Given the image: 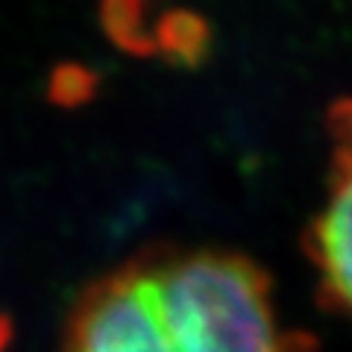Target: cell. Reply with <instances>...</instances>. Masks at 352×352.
Listing matches in <instances>:
<instances>
[{
    "instance_id": "cell-1",
    "label": "cell",
    "mask_w": 352,
    "mask_h": 352,
    "mask_svg": "<svg viewBox=\"0 0 352 352\" xmlns=\"http://www.w3.org/2000/svg\"><path fill=\"white\" fill-rule=\"evenodd\" d=\"M62 352H247L238 314L188 250L150 247L74 302Z\"/></svg>"
},
{
    "instance_id": "cell-2",
    "label": "cell",
    "mask_w": 352,
    "mask_h": 352,
    "mask_svg": "<svg viewBox=\"0 0 352 352\" xmlns=\"http://www.w3.org/2000/svg\"><path fill=\"white\" fill-rule=\"evenodd\" d=\"M329 194L305 229L302 247L317 270V296L329 311L352 317V97H340L326 115Z\"/></svg>"
},
{
    "instance_id": "cell-3",
    "label": "cell",
    "mask_w": 352,
    "mask_h": 352,
    "mask_svg": "<svg viewBox=\"0 0 352 352\" xmlns=\"http://www.w3.org/2000/svg\"><path fill=\"white\" fill-rule=\"evenodd\" d=\"M153 44L159 56L176 68H200L212 50V27L194 9H168L156 21Z\"/></svg>"
},
{
    "instance_id": "cell-4",
    "label": "cell",
    "mask_w": 352,
    "mask_h": 352,
    "mask_svg": "<svg viewBox=\"0 0 352 352\" xmlns=\"http://www.w3.org/2000/svg\"><path fill=\"white\" fill-rule=\"evenodd\" d=\"M153 9L156 0H100V24L120 50L132 56H156L153 30L159 18H153Z\"/></svg>"
},
{
    "instance_id": "cell-5",
    "label": "cell",
    "mask_w": 352,
    "mask_h": 352,
    "mask_svg": "<svg viewBox=\"0 0 352 352\" xmlns=\"http://www.w3.org/2000/svg\"><path fill=\"white\" fill-rule=\"evenodd\" d=\"M97 91V76L85 68V65H59L50 74V85L47 94L53 103H59L65 109L82 106L94 97Z\"/></svg>"
},
{
    "instance_id": "cell-6",
    "label": "cell",
    "mask_w": 352,
    "mask_h": 352,
    "mask_svg": "<svg viewBox=\"0 0 352 352\" xmlns=\"http://www.w3.org/2000/svg\"><path fill=\"white\" fill-rule=\"evenodd\" d=\"M9 340H12V323H9L6 314H0V352H6Z\"/></svg>"
}]
</instances>
